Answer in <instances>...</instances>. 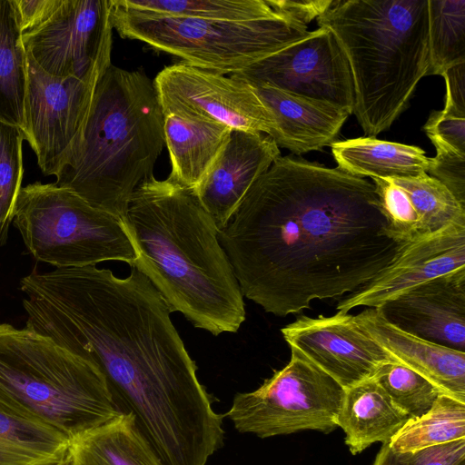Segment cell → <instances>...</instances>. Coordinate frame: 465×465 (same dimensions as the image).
Wrapping results in <instances>:
<instances>
[{
  "mask_svg": "<svg viewBox=\"0 0 465 465\" xmlns=\"http://www.w3.org/2000/svg\"><path fill=\"white\" fill-rule=\"evenodd\" d=\"M20 289L25 327L94 362L161 459L188 453L217 428L173 311L139 270L124 278L96 265L33 271Z\"/></svg>",
  "mask_w": 465,
  "mask_h": 465,
  "instance_id": "cell-1",
  "label": "cell"
},
{
  "mask_svg": "<svg viewBox=\"0 0 465 465\" xmlns=\"http://www.w3.org/2000/svg\"><path fill=\"white\" fill-rule=\"evenodd\" d=\"M219 241L243 297L280 317L353 293L404 245L372 182L290 155L253 183Z\"/></svg>",
  "mask_w": 465,
  "mask_h": 465,
  "instance_id": "cell-2",
  "label": "cell"
},
{
  "mask_svg": "<svg viewBox=\"0 0 465 465\" xmlns=\"http://www.w3.org/2000/svg\"><path fill=\"white\" fill-rule=\"evenodd\" d=\"M123 222L143 272L195 328L236 332L245 304L219 231L195 193L167 177L134 192Z\"/></svg>",
  "mask_w": 465,
  "mask_h": 465,
  "instance_id": "cell-3",
  "label": "cell"
},
{
  "mask_svg": "<svg viewBox=\"0 0 465 465\" xmlns=\"http://www.w3.org/2000/svg\"><path fill=\"white\" fill-rule=\"evenodd\" d=\"M316 20L348 61L364 134L389 130L428 75V0H334Z\"/></svg>",
  "mask_w": 465,
  "mask_h": 465,
  "instance_id": "cell-4",
  "label": "cell"
},
{
  "mask_svg": "<svg viewBox=\"0 0 465 465\" xmlns=\"http://www.w3.org/2000/svg\"><path fill=\"white\" fill-rule=\"evenodd\" d=\"M163 122L153 81L141 70L110 64L96 86L80 150L55 183L123 220L135 189L153 176L165 144Z\"/></svg>",
  "mask_w": 465,
  "mask_h": 465,
  "instance_id": "cell-5",
  "label": "cell"
},
{
  "mask_svg": "<svg viewBox=\"0 0 465 465\" xmlns=\"http://www.w3.org/2000/svg\"><path fill=\"white\" fill-rule=\"evenodd\" d=\"M0 401L70 441L123 414L94 362L9 323H0Z\"/></svg>",
  "mask_w": 465,
  "mask_h": 465,
  "instance_id": "cell-6",
  "label": "cell"
},
{
  "mask_svg": "<svg viewBox=\"0 0 465 465\" xmlns=\"http://www.w3.org/2000/svg\"><path fill=\"white\" fill-rule=\"evenodd\" d=\"M113 29L194 67L221 74L239 73L308 36L307 25L278 13L252 21L161 15L110 0Z\"/></svg>",
  "mask_w": 465,
  "mask_h": 465,
  "instance_id": "cell-7",
  "label": "cell"
},
{
  "mask_svg": "<svg viewBox=\"0 0 465 465\" xmlns=\"http://www.w3.org/2000/svg\"><path fill=\"white\" fill-rule=\"evenodd\" d=\"M12 223L29 252L55 268L135 261L122 218L55 183L22 187Z\"/></svg>",
  "mask_w": 465,
  "mask_h": 465,
  "instance_id": "cell-8",
  "label": "cell"
},
{
  "mask_svg": "<svg viewBox=\"0 0 465 465\" xmlns=\"http://www.w3.org/2000/svg\"><path fill=\"white\" fill-rule=\"evenodd\" d=\"M291 351L287 365L257 390L235 394L225 415L238 431L269 438L302 430L330 433L338 427L344 389L299 351Z\"/></svg>",
  "mask_w": 465,
  "mask_h": 465,
  "instance_id": "cell-9",
  "label": "cell"
},
{
  "mask_svg": "<svg viewBox=\"0 0 465 465\" xmlns=\"http://www.w3.org/2000/svg\"><path fill=\"white\" fill-rule=\"evenodd\" d=\"M26 52L24 139L45 175L59 174L82 145L101 77L82 80L46 73Z\"/></svg>",
  "mask_w": 465,
  "mask_h": 465,
  "instance_id": "cell-10",
  "label": "cell"
},
{
  "mask_svg": "<svg viewBox=\"0 0 465 465\" xmlns=\"http://www.w3.org/2000/svg\"><path fill=\"white\" fill-rule=\"evenodd\" d=\"M22 41L50 74L82 80L101 77L112 64L110 0H63L42 26L22 35Z\"/></svg>",
  "mask_w": 465,
  "mask_h": 465,
  "instance_id": "cell-11",
  "label": "cell"
},
{
  "mask_svg": "<svg viewBox=\"0 0 465 465\" xmlns=\"http://www.w3.org/2000/svg\"><path fill=\"white\" fill-rule=\"evenodd\" d=\"M251 85H267L322 101L353 114L355 95L348 61L325 27L231 74Z\"/></svg>",
  "mask_w": 465,
  "mask_h": 465,
  "instance_id": "cell-12",
  "label": "cell"
},
{
  "mask_svg": "<svg viewBox=\"0 0 465 465\" xmlns=\"http://www.w3.org/2000/svg\"><path fill=\"white\" fill-rule=\"evenodd\" d=\"M153 83L163 114H184L270 137L273 133L270 112L245 82L180 62L164 67Z\"/></svg>",
  "mask_w": 465,
  "mask_h": 465,
  "instance_id": "cell-13",
  "label": "cell"
},
{
  "mask_svg": "<svg viewBox=\"0 0 465 465\" xmlns=\"http://www.w3.org/2000/svg\"><path fill=\"white\" fill-rule=\"evenodd\" d=\"M291 349L331 376L344 390L372 378L394 361L358 323L355 315L302 316L282 330Z\"/></svg>",
  "mask_w": 465,
  "mask_h": 465,
  "instance_id": "cell-14",
  "label": "cell"
},
{
  "mask_svg": "<svg viewBox=\"0 0 465 465\" xmlns=\"http://www.w3.org/2000/svg\"><path fill=\"white\" fill-rule=\"evenodd\" d=\"M465 270V222L405 243L393 262L373 280L336 306L377 308L399 294L430 280Z\"/></svg>",
  "mask_w": 465,
  "mask_h": 465,
  "instance_id": "cell-15",
  "label": "cell"
},
{
  "mask_svg": "<svg viewBox=\"0 0 465 465\" xmlns=\"http://www.w3.org/2000/svg\"><path fill=\"white\" fill-rule=\"evenodd\" d=\"M377 309L405 332L465 352V270L415 286Z\"/></svg>",
  "mask_w": 465,
  "mask_h": 465,
  "instance_id": "cell-16",
  "label": "cell"
},
{
  "mask_svg": "<svg viewBox=\"0 0 465 465\" xmlns=\"http://www.w3.org/2000/svg\"><path fill=\"white\" fill-rule=\"evenodd\" d=\"M280 156V148L270 136L232 131L227 143L194 192L219 232L253 183Z\"/></svg>",
  "mask_w": 465,
  "mask_h": 465,
  "instance_id": "cell-17",
  "label": "cell"
},
{
  "mask_svg": "<svg viewBox=\"0 0 465 465\" xmlns=\"http://www.w3.org/2000/svg\"><path fill=\"white\" fill-rule=\"evenodd\" d=\"M359 325L396 361L415 371L442 394L465 402V352L405 332L377 308L355 315Z\"/></svg>",
  "mask_w": 465,
  "mask_h": 465,
  "instance_id": "cell-18",
  "label": "cell"
},
{
  "mask_svg": "<svg viewBox=\"0 0 465 465\" xmlns=\"http://www.w3.org/2000/svg\"><path fill=\"white\" fill-rule=\"evenodd\" d=\"M270 112L277 146L294 154L331 146L340 134L347 111L333 104L287 93L267 85H252Z\"/></svg>",
  "mask_w": 465,
  "mask_h": 465,
  "instance_id": "cell-19",
  "label": "cell"
},
{
  "mask_svg": "<svg viewBox=\"0 0 465 465\" xmlns=\"http://www.w3.org/2000/svg\"><path fill=\"white\" fill-rule=\"evenodd\" d=\"M164 143L173 182L195 192L227 143L232 131L218 122L180 113L163 114Z\"/></svg>",
  "mask_w": 465,
  "mask_h": 465,
  "instance_id": "cell-20",
  "label": "cell"
},
{
  "mask_svg": "<svg viewBox=\"0 0 465 465\" xmlns=\"http://www.w3.org/2000/svg\"><path fill=\"white\" fill-rule=\"evenodd\" d=\"M410 417L373 379L344 390L336 423L345 433V444L356 455L375 442L389 443Z\"/></svg>",
  "mask_w": 465,
  "mask_h": 465,
  "instance_id": "cell-21",
  "label": "cell"
},
{
  "mask_svg": "<svg viewBox=\"0 0 465 465\" xmlns=\"http://www.w3.org/2000/svg\"><path fill=\"white\" fill-rule=\"evenodd\" d=\"M331 153L338 167L361 178H402L427 173L430 158L414 145L358 137L336 141Z\"/></svg>",
  "mask_w": 465,
  "mask_h": 465,
  "instance_id": "cell-22",
  "label": "cell"
},
{
  "mask_svg": "<svg viewBox=\"0 0 465 465\" xmlns=\"http://www.w3.org/2000/svg\"><path fill=\"white\" fill-rule=\"evenodd\" d=\"M70 465H163L131 413L71 441Z\"/></svg>",
  "mask_w": 465,
  "mask_h": 465,
  "instance_id": "cell-23",
  "label": "cell"
},
{
  "mask_svg": "<svg viewBox=\"0 0 465 465\" xmlns=\"http://www.w3.org/2000/svg\"><path fill=\"white\" fill-rule=\"evenodd\" d=\"M70 443L59 430L0 401V465H54Z\"/></svg>",
  "mask_w": 465,
  "mask_h": 465,
  "instance_id": "cell-24",
  "label": "cell"
},
{
  "mask_svg": "<svg viewBox=\"0 0 465 465\" xmlns=\"http://www.w3.org/2000/svg\"><path fill=\"white\" fill-rule=\"evenodd\" d=\"M26 52L14 0H0V122L25 127Z\"/></svg>",
  "mask_w": 465,
  "mask_h": 465,
  "instance_id": "cell-25",
  "label": "cell"
},
{
  "mask_svg": "<svg viewBox=\"0 0 465 465\" xmlns=\"http://www.w3.org/2000/svg\"><path fill=\"white\" fill-rule=\"evenodd\" d=\"M461 439H465V402L440 394L425 414L410 418L388 444L394 453H407Z\"/></svg>",
  "mask_w": 465,
  "mask_h": 465,
  "instance_id": "cell-26",
  "label": "cell"
},
{
  "mask_svg": "<svg viewBox=\"0 0 465 465\" xmlns=\"http://www.w3.org/2000/svg\"><path fill=\"white\" fill-rule=\"evenodd\" d=\"M390 179L404 191L417 223L420 238L451 223L465 222V207L446 186L427 173Z\"/></svg>",
  "mask_w": 465,
  "mask_h": 465,
  "instance_id": "cell-27",
  "label": "cell"
},
{
  "mask_svg": "<svg viewBox=\"0 0 465 465\" xmlns=\"http://www.w3.org/2000/svg\"><path fill=\"white\" fill-rule=\"evenodd\" d=\"M428 75H441L465 63V0H428Z\"/></svg>",
  "mask_w": 465,
  "mask_h": 465,
  "instance_id": "cell-28",
  "label": "cell"
},
{
  "mask_svg": "<svg viewBox=\"0 0 465 465\" xmlns=\"http://www.w3.org/2000/svg\"><path fill=\"white\" fill-rule=\"evenodd\" d=\"M129 8L161 15L252 21L278 15L266 0H119Z\"/></svg>",
  "mask_w": 465,
  "mask_h": 465,
  "instance_id": "cell-29",
  "label": "cell"
},
{
  "mask_svg": "<svg viewBox=\"0 0 465 465\" xmlns=\"http://www.w3.org/2000/svg\"><path fill=\"white\" fill-rule=\"evenodd\" d=\"M372 378L410 418L425 414L442 394L426 378L396 361L381 365Z\"/></svg>",
  "mask_w": 465,
  "mask_h": 465,
  "instance_id": "cell-30",
  "label": "cell"
},
{
  "mask_svg": "<svg viewBox=\"0 0 465 465\" xmlns=\"http://www.w3.org/2000/svg\"><path fill=\"white\" fill-rule=\"evenodd\" d=\"M22 131L0 122V242L13 221L24 173Z\"/></svg>",
  "mask_w": 465,
  "mask_h": 465,
  "instance_id": "cell-31",
  "label": "cell"
},
{
  "mask_svg": "<svg viewBox=\"0 0 465 465\" xmlns=\"http://www.w3.org/2000/svg\"><path fill=\"white\" fill-rule=\"evenodd\" d=\"M436 156L430 158L427 173L438 180L465 207V153L439 142H431Z\"/></svg>",
  "mask_w": 465,
  "mask_h": 465,
  "instance_id": "cell-32",
  "label": "cell"
},
{
  "mask_svg": "<svg viewBox=\"0 0 465 465\" xmlns=\"http://www.w3.org/2000/svg\"><path fill=\"white\" fill-rule=\"evenodd\" d=\"M423 129L431 142L441 143L465 153V117L434 111Z\"/></svg>",
  "mask_w": 465,
  "mask_h": 465,
  "instance_id": "cell-33",
  "label": "cell"
},
{
  "mask_svg": "<svg viewBox=\"0 0 465 465\" xmlns=\"http://www.w3.org/2000/svg\"><path fill=\"white\" fill-rule=\"evenodd\" d=\"M397 454L406 465H460L465 462V439Z\"/></svg>",
  "mask_w": 465,
  "mask_h": 465,
  "instance_id": "cell-34",
  "label": "cell"
},
{
  "mask_svg": "<svg viewBox=\"0 0 465 465\" xmlns=\"http://www.w3.org/2000/svg\"><path fill=\"white\" fill-rule=\"evenodd\" d=\"M62 2L63 0H14L22 35L42 26Z\"/></svg>",
  "mask_w": 465,
  "mask_h": 465,
  "instance_id": "cell-35",
  "label": "cell"
},
{
  "mask_svg": "<svg viewBox=\"0 0 465 465\" xmlns=\"http://www.w3.org/2000/svg\"><path fill=\"white\" fill-rule=\"evenodd\" d=\"M277 13L307 25L326 13L333 0H266Z\"/></svg>",
  "mask_w": 465,
  "mask_h": 465,
  "instance_id": "cell-36",
  "label": "cell"
},
{
  "mask_svg": "<svg viewBox=\"0 0 465 465\" xmlns=\"http://www.w3.org/2000/svg\"><path fill=\"white\" fill-rule=\"evenodd\" d=\"M441 76L446 83L445 114L465 117V63L445 71Z\"/></svg>",
  "mask_w": 465,
  "mask_h": 465,
  "instance_id": "cell-37",
  "label": "cell"
},
{
  "mask_svg": "<svg viewBox=\"0 0 465 465\" xmlns=\"http://www.w3.org/2000/svg\"><path fill=\"white\" fill-rule=\"evenodd\" d=\"M372 465H406L397 453H394L388 443H383L375 457ZM460 465H465V462Z\"/></svg>",
  "mask_w": 465,
  "mask_h": 465,
  "instance_id": "cell-38",
  "label": "cell"
},
{
  "mask_svg": "<svg viewBox=\"0 0 465 465\" xmlns=\"http://www.w3.org/2000/svg\"><path fill=\"white\" fill-rule=\"evenodd\" d=\"M54 465H70V460H69V457H68V453L66 455V457L61 460L60 462L54 464Z\"/></svg>",
  "mask_w": 465,
  "mask_h": 465,
  "instance_id": "cell-39",
  "label": "cell"
}]
</instances>
